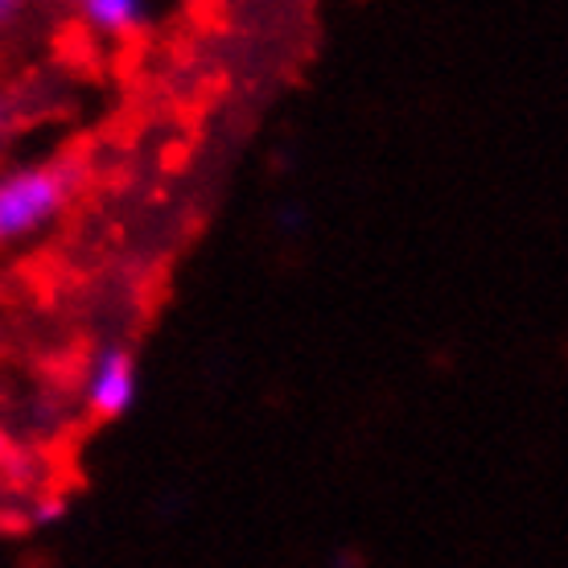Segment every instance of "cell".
Instances as JSON below:
<instances>
[{
	"mask_svg": "<svg viewBox=\"0 0 568 568\" xmlns=\"http://www.w3.org/2000/svg\"><path fill=\"white\" fill-rule=\"evenodd\" d=\"M79 17L95 33L124 38V33H136L141 26H149V4L144 0H83Z\"/></svg>",
	"mask_w": 568,
	"mask_h": 568,
	"instance_id": "3957f363",
	"label": "cell"
},
{
	"mask_svg": "<svg viewBox=\"0 0 568 568\" xmlns=\"http://www.w3.org/2000/svg\"><path fill=\"white\" fill-rule=\"evenodd\" d=\"M62 511H67V503H62V498H42V503L33 507V524H58Z\"/></svg>",
	"mask_w": 568,
	"mask_h": 568,
	"instance_id": "277c9868",
	"label": "cell"
},
{
	"mask_svg": "<svg viewBox=\"0 0 568 568\" xmlns=\"http://www.w3.org/2000/svg\"><path fill=\"white\" fill-rule=\"evenodd\" d=\"M13 17H17V4H13V0H0V26H9Z\"/></svg>",
	"mask_w": 568,
	"mask_h": 568,
	"instance_id": "5b68a950",
	"label": "cell"
},
{
	"mask_svg": "<svg viewBox=\"0 0 568 568\" xmlns=\"http://www.w3.org/2000/svg\"><path fill=\"white\" fill-rule=\"evenodd\" d=\"M136 387H141V375H136L132 351L108 346L87 375V408L95 420H120L136 404Z\"/></svg>",
	"mask_w": 568,
	"mask_h": 568,
	"instance_id": "7a4b0ae2",
	"label": "cell"
},
{
	"mask_svg": "<svg viewBox=\"0 0 568 568\" xmlns=\"http://www.w3.org/2000/svg\"><path fill=\"white\" fill-rule=\"evenodd\" d=\"M0 462H4V437H0Z\"/></svg>",
	"mask_w": 568,
	"mask_h": 568,
	"instance_id": "8992f818",
	"label": "cell"
},
{
	"mask_svg": "<svg viewBox=\"0 0 568 568\" xmlns=\"http://www.w3.org/2000/svg\"><path fill=\"white\" fill-rule=\"evenodd\" d=\"M87 165L79 156H58L42 165H17L0 173V247L38 235L67 211L83 185Z\"/></svg>",
	"mask_w": 568,
	"mask_h": 568,
	"instance_id": "6da1fadb",
	"label": "cell"
}]
</instances>
